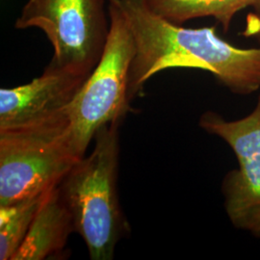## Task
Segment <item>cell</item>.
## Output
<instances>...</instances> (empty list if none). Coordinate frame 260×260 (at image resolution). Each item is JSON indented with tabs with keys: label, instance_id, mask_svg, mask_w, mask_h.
Wrapping results in <instances>:
<instances>
[{
	"label": "cell",
	"instance_id": "1",
	"mask_svg": "<svg viewBox=\"0 0 260 260\" xmlns=\"http://www.w3.org/2000/svg\"><path fill=\"white\" fill-rule=\"evenodd\" d=\"M121 9L134 41L128 76L131 102L158 73L175 68L211 73L233 93L260 89V48H239L219 37L216 28H186L154 13L147 0H109Z\"/></svg>",
	"mask_w": 260,
	"mask_h": 260
},
{
	"label": "cell",
	"instance_id": "2",
	"mask_svg": "<svg viewBox=\"0 0 260 260\" xmlns=\"http://www.w3.org/2000/svg\"><path fill=\"white\" fill-rule=\"evenodd\" d=\"M120 124L114 121L99 129L90 155L81 158L59 185L75 233L82 237L93 260L113 259L127 229L117 191Z\"/></svg>",
	"mask_w": 260,
	"mask_h": 260
},
{
	"label": "cell",
	"instance_id": "3",
	"mask_svg": "<svg viewBox=\"0 0 260 260\" xmlns=\"http://www.w3.org/2000/svg\"><path fill=\"white\" fill-rule=\"evenodd\" d=\"M81 158L65 110L0 130V206L53 190Z\"/></svg>",
	"mask_w": 260,
	"mask_h": 260
},
{
	"label": "cell",
	"instance_id": "4",
	"mask_svg": "<svg viewBox=\"0 0 260 260\" xmlns=\"http://www.w3.org/2000/svg\"><path fill=\"white\" fill-rule=\"evenodd\" d=\"M108 14L110 32L103 56L65 109L81 157L99 129L121 121L131 110L128 76L135 49L133 36L121 9L110 1Z\"/></svg>",
	"mask_w": 260,
	"mask_h": 260
},
{
	"label": "cell",
	"instance_id": "5",
	"mask_svg": "<svg viewBox=\"0 0 260 260\" xmlns=\"http://www.w3.org/2000/svg\"><path fill=\"white\" fill-rule=\"evenodd\" d=\"M15 27L41 29L54 49L51 65L89 76L106 47L110 19L104 0H28Z\"/></svg>",
	"mask_w": 260,
	"mask_h": 260
},
{
	"label": "cell",
	"instance_id": "6",
	"mask_svg": "<svg viewBox=\"0 0 260 260\" xmlns=\"http://www.w3.org/2000/svg\"><path fill=\"white\" fill-rule=\"evenodd\" d=\"M200 125L224 140L239 162L237 172L224 180L225 209L234 225L260 235V94L251 114L228 121L213 112H206Z\"/></svg>",
	"mask_w": 260,
	"mask_h": 260
},
{
	"label": "cell",
	"instance_id": "7",
	"mask_svg": "<svg viewBox=\"0 0 260 260\" xmlns=\"http://www.w3.org/2000/svg\"><path fill=\"white\" fill-rule=\"evenodd\" d=\"M87 77L49 63L29 83L2 88L0 130L43 121L65 110Z\"/></svg>",
	"mask_w": 260,
	"mask_h": 260
},
{
	"label": "cell",
	"instance_id": "8",
	"mask_svg": "<svg viewBox=\"0 0 260 260\" xmlns=\"http://www.w3.org/2000/svg\"><path fill=\"white\" fill-rule=\"evenodd\" d=\"M75 224L59 190H51L45 198L27 234L12 260H45L64 250Z\"/></svg>",
	"mask_w": 260,
	"mask_h": 260
},
{
	"label": "cell",
	"instance_id": "9",
	"mask_svg": "<svg viewBox=\"0 0 260 260\" xmlns=\"http://www.w3.org/2000/svg\"><path fill=\"white\" fill-rule=\"evenodd\" d=\"M147 3L154 13L177 24L211 17L223 25L224 32L239 11L248 7L260 11V0H147Z\"/></svg>",
	"mask_w": 260,
	"mask_h": 260
},
{
	"label": "cell",
	"instance_id": "10",
	"mask_svg": "<svg viewBox=\"0 0 260 260\" xmlns=\"http://www.w3.org/2000/svg\"><path fill=\"white\" fill-rule=\"evenodd\" d=\"M49 192L0 206V259L12 260Z\"/></svg>",
	"mask_w": 260,
	"mask_h": 260
},
{
	"label": "cell",
	"instance_id": "11",
	"mask_svg": "<svg viewBox=\"0 0 260 260\" xmlns=\"http://www.w3.org/2000/svg\"><path fill=\"white\" fill-rule=\"evenodd\" d=\"M250 30L252 34H257L260 37V11L255 12V15H253L251 22L250 23Z\"/></svg>",
	"mask_w": 260,
	"mask_h": 260
}]
</instances>
